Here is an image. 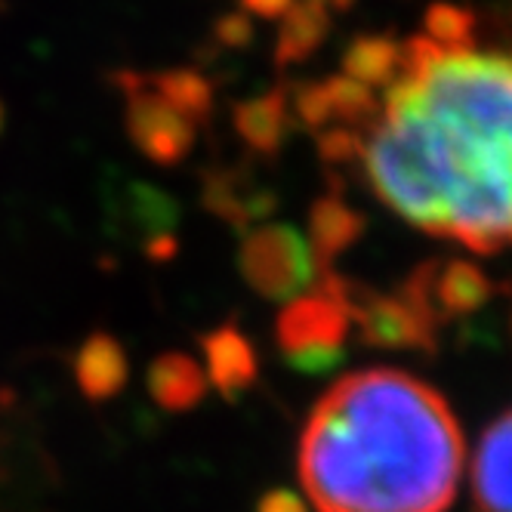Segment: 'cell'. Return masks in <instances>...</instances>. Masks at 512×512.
<instances>
[{"label": "cell", "instance_id": "obj_1", "mask_svg": "<svg viewBox=\"0 0 512 512\" xmlns=\"http://www.w3.org/2000/svg\"><path fill=\"white\" fill-rule=\"evenodd\" d=\"M389 96L358 133L371 189L408 223L475 253L512 244V56L398 47Z\"/></svg>", "mask_w": 512, "mask_h": 512}, {"label": "cell", "instance_id": "obj_2", "mask_svg": "<svg viewBox=\"0 0 512 512\" xmlns=\"http://www.w3.org/2000/svg\"><path fill=\"white\" fill-rule=\"evenodd\" d=\"M448 401L392 368L340 377L300 435L297 472L315 512H445L463 475Z\"/></svg>", "mask_w": 512, "mask_h": 512}, {"label": "cell", "instance_id": "obj_3", "mask_svg": "<svg viewBox=\"0 0 512 512\" xmlns=\"http://www.w3.org/2000/svg\"><path fill=\"white\" fill-rule=\"evenodd\" d=\"M247 281L266 297H297L315 281L312 244L287 226L260 229L241 253Z\"/></svg>", "mask_w": 512, "mask_h": 512}, {"label": "cell", "instance_id": "obj_4", "mask_svg": "<svg viewBox=\"0 0 512 512\" xmlns=\"http://www.w3.org/2000/svg\"><path fill=\"white\" fill-rule=\"evenodd\" d=\"M349 312L346 306L318 284L315 294H306L287 306L278 324L281 346L294 355L300 364H331L340 355V346L346 340Z\"/></svg>", "mask_w": 512, "mask_h": 512}, {"label": "cell", "instance_id": "obj_5", "mask_svg": "<svg viewBox=\"0 0 512 512\" xmlns=\"http://www.w3.org/2000/svg\"><path fill=\"white\" fill-rule=\"evenodd\" d=\"M472 494L479 512H512V414L482 435L472 460Z\"/></svg>", "mask_w": 512, "mask_h": 512}, {"label": "cell", "instance_id": "obj_6", "mask_svg": "<svg viewBox=\"0 0 512 512\" xmlns=\"http://www.w3.org/2000/svg\"><path fill=\"white\" fill-rule=\"evenodd\" d=\"M494 294L491 278L472 263H448L445 269H435L429 297L438 315H469L482 309Z\"/></svg>", "mask_w": 512, "mask_h": 512}, {"label": "cell", "instance_id": "obj_7", "mask_svg": "<svg viewBox=\"0 0 512 512\" xmlns=\"http://www.w3.org/2000/svg\"><path fill=\"white\" fill-rule=\"evenodd\" d=\"M361 235V216L352 213L343 201L337 198H324L312 210V253L315 263L324 272H331L334 256L343 253L355 238Z\"/></svg>", "mask_w": 512, "mask_h": 512}, {"label": "cell", "instance_id": "obj_8", "mask_svg": "<svg viewBox=\"0 0 512 512\" xmlns=\"http://www.w3.org/2000/svg\"><path fill=\"white\" fill-rule=\"evenodd\" d=\"M398 71V44L383 34L358 38L343 56V75L364 84L368 90L386 87Z\"/></svg>", "mask_w": 512, "mask_h": 512}, {"label": "cell", "instance_id": "obj_9", "mask_svg": "<svg viewBox=\"0 0 512 512\" xmlns=\"http://www.w3.org/2000/svg\"><path fill=\"white\" fill-rule=\"evenodd\" d=\"M472 28H475V16L466 7L432 4L426 10V34H429V41L438 44V47H445V50L469 47L472 44Z\"/></svg>", "mask_w": 512, "mask_h": 512}, {"label": "cell", "instance_id": "obj_10", "mask_svg": "<svg viewBox=\"0 0 512 512\" xmlns=\"http://www.w3.org/2000/svg\"><path fill=\"white\" fill-rule=\"evenodd\" d=\"M331 4H334V7H349L352 0H331Z\"/></svg>", "mask_w": 512, "mask_h": 512}]
</instances>
